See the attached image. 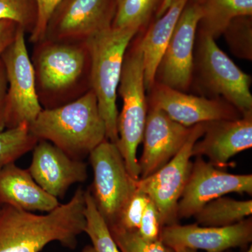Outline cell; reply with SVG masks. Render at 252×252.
<instances>
[{
    "instance_id": "17",
    "label": "cell",
    "mask_w": 252,
    "mask_h": 252,
    "mask_svg": "<svg viewBox=\"0 0 252 252\" xmlns=\"http://www.w3.org/2000/svg\"><path fill=\"white\" fill-rule=\"evenodd\" d=\"M204 138L194 144L193 157L208 158L216 167L252 147V114L233 120L205 123Z\"/></svg>"
},
{
    "instance_id": "19",
    "label": "cell",
    "mask_w": 252,
    "mask_h": 252,
    "mask_svg": "<svg viewBox=\"0 0 252 252\" xmlns=\"http://www.w3.org/2000/svg\"><path fill=\"white\" fill-rule=\"evenodd\" d=\"M189 0H176L160 17L151 26L142 39L139 40L144 70L146 91L152 90L162 56L182 11Z\"/></svg>"
},
{
    "instance_id": "16",
    "label": "cell",
    "mask_w": 252,
    "mask_h": 252,
    "mask_svg": "<svg viewBox=\"0 0 252 252\" xmlns=\"http://www.w3.org/2000/svg\"><path fill=\"white\" fill-rule=\"evenodd\" d=\"M191 128L172 120L160 109L150 107L142 140L143 152L138 160L140 179L153 175L175 157L188 140Z\"/></svg>"
},
{
    "instance_id": "25",
    "label": "cell",
    "mask_w": 252,
    "mask_h": 252,
    "mask_svg": "<svg viewBox=\"0 0 252 252\" xmlns=\"http://www.w3.org/2000/svg\"><path fill=\"white\" fill-rule=\"evenodd\" d=\"M36 19L35 0H0V21H12L31 34Z\"/></svg>"
},
{
    "instance_id": "21",
    "label": "cell",
    "mask_w": 252,
    "mask_h": 252,
    "mask_svg": "<svg viewBox=\"0 0 252 252\" xmlns=\"http://www.w3.org/2000/svg\"><path fill=\"white\" fill-rule=\"evenodd\" d=\"M252 214V200L220 197L205 204L193 217L202 226L223 227L238 223Z\"/></svg>"
},
{
    "instance_id": "31",
    "label": "cell",
    "mask_w": 252,
    "mask_h": 252,
    "mask_svg": "<svg viewBox=\"0 0 252 252\" xmlns=\"http://www.w3.org/2000/svg\"><path fill=\"white\" fill-rule=\"evenodd\" d=\"M19 28L12 21H0V58L14 40Z\"/></svg>"
},
{
    "instance_id": "27",
    "label": "cell",
    "mask_w": 252,
    "mask_h": 252,
    "mask_svg": "<svg viewBox=\"0 0 252 252\" xmlns=\"http://www.w3.org/2000/svg\"><path fill=\"white\" fill-rule=\"evenodd\" d=\"M109 228L121 252H172L171 249L167 248L160 240H144L137 230H126L118 226Z\"/></svg>"
},
{
    "instance_id": "7",
    "label": "cell",
    "mask_w": 252,
    "mask_h": 252,
    "mask_svg": "<svg viewBox=\"0 0 252 252\" xmlns=\"http://www.w3.org/2000/svg\"><path fill=\"white\" fill-rule=\"evenodd\" d=\"M26 32L20 27L14 40L0 59L4 64L8 89L6 95V129L28 125L42 110L35 78L26 41Z\"/></svg>"
},
{
    "instance_id": "32",
    "label": "cell",
    "mask_w": 252,
    "mask_h": 252,
    "mask_svg": "<svg viewBox=\"0 0 252 252\" xmlns=\"http://www.w3.org/2000/svg\"><path fill=\"white\" fill-rule=\"evenodd\" d=\"M8 84L4 64L0 59V132L6 130V95Z\"/></svg>"
},
{
    "instance_id": "33",
    "label": "cell",
    "mask_w": 252,
    "mask_h": 252,
    "mask_svg": "<svg viewBox=\"0 0 252 252\" xmlns=\"http://www.w3.org/2000/svg\"><path fill=\"white\" fill-rule=\"evenodd\" d=\"M176 0H162L160 4L159 5L157 9V18L160 17V16L165 14L167 10L170 7V6Z\"/></svg>"
},
{
    "instance_id": "28",
    "label": "cell",
    "mask_w": 252,
    "mask_h": 252,
    "mask_svg": "<svg viewBox=\"0 0 252 252\" xmlns=\"http://www.w3.org/2000/svg\"><path fill=\"white\" fill-rule=\"evenodd\" d=\"M150 200L147 194L140 189H136L123 210L117 223L112 226H118L126 230H137L144 210Z\"/></svg>"
},
{
    "instance_id": "1",
    "label": "cell",
    "mask_w": 252,
    "mask_h": 252,
    "mask_svg": "<svg viewBox=\"0 0 252 252\" xmlns=\"http://www.w3.org/2000/svg\"><path fill=\"white\" fill-rule=\"evenodd\" d=\"M85 190L81 187L69 202L46 215L1 205L0 252H40L53 242L74 250L78 236L85 231Z\"/></svg>"
},
{
    "instance_id": "6",
    "label": "cell",
    "mask_w": 252,
    "mask_h": 252,
    "mask_svg": "<svg viewBox=\"0 0 252 252\" xmlns=\"http://www.w3.org/2000/svg\"><path fill=\"white\" fill-rule=\"evenodd\" d=\"M94 182L89 191L109 227L117 223L126 204L137 189L117 146L104 140L89 154Z\"/></svg>"
},
{
    "instance_id": "3",
    "label": "cell",
    "mask_w": 252,
    "mask_h": 252,
    "mask_svg": "<svg viewBox=\"0 0 252 252\" xmlns=\"http://www.w3.org/2000/svg\"><path fill=\"white\" fill-rule=\"evenodd\" d=\"M29 130L38 140L51 142L78 160H84L107 140L105 124L92 90L61 107L43 109Z\"/></svg>"
},
{
    "instance_id": "10",
    "label": "cell",
    "mask_w": 252,
    "mask_h": 252,
    "mask_svg": "<svg viewBox=\"0 0 252 252\" xmlns=\"http://www.w3.org/2000/svg\"><path fill=\"white\" fill-rule=\"evenodd\" d=\"M115 9L116 0H63L50 18L44 39L86 41L112 26Z\"/></svg>"
},
{
    "instance_id": "22",
    "label": "cell",
    "mask_w": 252,
    "mask_h": 252,
    "mask_svg": "<svg viewBox=\"0 0 252 252\" xmlns=\"http://www.w3.org/2000/svg\"><path fill=\"white\" fill-rule=\"evenodd\" d=\"M85 231L91 245H86L81 252H121L114 241L105 220L94 205L89 189L85 190Z\"/></svg>"
},
{
    "instance_id": "23",
    "label": "cell",
    "mask_w": 252,
    "mask_h": 252,
    "mask_svg": "<svg viewBox=\"0 0 252 252\" xmlns=\"http://www.w3.org/2000/svg\"><path fill=\"white\" fill-rule=\"evenodd\" d=\"M38 141L30 132L28 125L0 132V170L32 152Z\"/></svg>"
},
{
    "instance_id": "30",
    "label": "cell",
    "mask_w": 252,
    "mask_h": 252,
    "mask_svg": "<svg viewBox=\"0 0 252 252\" xmlns=\"http://www.w3.org/2000/svg\"><path fill=\"white\" fill-rule=\"evenodd\" d=\"M37 8V19L35 27L30 36L33 44L42 40L51 15L63 0H35Z\"/></svg>"
},
{
    "instance_id": "2",
    "label": "cell",
    "mask_w": 252,
    "mask_h": 252,
    "mask_svg": "<svg viewBox=\"0 0 252 252\" xmlns=\"http://www.w3.org/2000/svg\"><path fill=\"white\" fill-rule=\"evenodd\" d=\"M34 44L31 61L43 109L61 107L91 90V57L86 41L44 39Z\"/></svg>"
},
{
    "instance_id": "11",
    "label": "cell",
    "mask_w": 252,
    "mask_h": 252,
    "mask_svg": "<svg viewBox=\"0 0 252 252\" xmlns=\"http://www.w3.org/2000/svg\"><path fill=\"white\" fill-rule=\"evenodd\" d=\"M230 193L252 195V175L228 173L197 157L179 201V220L193 217L205 204Z\"/></svg>"
},
{
    "instance_id": "18",
    "label": "cell",
    "mask_w": 252,
    "mask_h": 252,
    "mask_svg": "<svg viewBox=\"0 0 252 252\" xmlns=\"http://www.w3.org/2000/svg\"><path fill=\"white\" fill-rule=\"evenodd\" d=\"M0 205L28 212H49L60 203L36 184L28 169L11 162L0 170Z\"/></svg>"
},
{
    "instance_id": "34",
    "label": "cell",
    "mask_w": 252,
    "mask_h": 252,
    "mask_svg": "<svg viewBox=\"0 0 252 252\" xmlns=\"http://www.w3.org/2000/svg\"><path fill=\"white\" fill-rule=\"evenodd\" d=\"M172 252H198L197 250L185 248L172 249Z\"/></svg>"
},
{
    "instance_id": "15",
    "label": "cell",
    "mask_w": 252,
    "mask_h": 252,
    "mask_svg": "<svg viewBox=\"0 0 252 252\" xmlns=\"http://www.w3.org/2000/svg\"><path fill=\"white\" fill-rule=\"evenodd\" d=\"M32 152L28 171L36 184L54 198H64L71 186L87 180V164L69 157L51 142L39 140Z\"/></svg>"
},
{
    "instance_id": "20",
    "label": "cell",
    "mask_w": 252,
    "mask_h": 252,
    "mask_svg": "<svg viewBox=\"0 0 252 252\" xmlns=\"http://www.w3.org/2000/svg\"><path fill=\"white\" fill-rule=\"evenodd\" d=\"M200 33L214 39L223 34L235 18L252 16V0H203Z\"/></svg>"
},
{
    "instance_id": "8",
    "label": "cell",
    "mask_w": 252,
    "mask_h": 252,
    "mask_svg": "<svg viewBox=\"0 0 252 252\" xmlns=\"http://www.w3.org/2000/svg\"><path fill=\"white\" fill-rule=\"evenodd\" d=\"M205 130V123L193 126L188 140L175 157L153 175L136 182L137 188L157 207L162 227L178 223L177 207L191 170L192 150Z\"/></svg>"
},
{
    "instance_id": "35",
    "label": "cell",
    "mask_w": 252,
    "mask_h": 252,
    "mask_svg": "<svg viewBox=\"0 0 252 252\" xmlns=\"http://www.w3.org/2000/svg\"><path fill=\"white\" fill-rule=\"evenodd\" d=\"M193 1H195V2L198 3V4H200L203 0H193Z\"/></svg>"
},
{
    "instance_id": "4",
    "label": "cell",
    "mask_w": 252,
    "mask_h": 252,
    "mask_svg": "<svg viewBox=\"0 0 252 252\" xmlns=\"http://www.w3.org/2000/svg\"><path fill=\"white\" fill-rule=\"evenodd\" d=\"M139 30L112 26L86 41L91 57V90L97 98L106 127V138L117 144L118 87L127 47Z\"/></svg>"
},
{
    "instance_id": "37",
    "label": "cell",
    "mask_w": 252,
    "mask_h": 252,
    "mask_svg": "<svg viewBox=\"0 0 252 252\" xmlns=\"http://www.w3.org/2000/svg\"><path fill=\"white\" fill-rule=\"evenodd\" d=\"M1 205H0V209H1Z\"/></svg>"
},
{
    "instance_id": "12",
    "label": "cell",
    "mask_w": 252,
    "mask_h": 252,
    "mask_svg": "<svg viewBox=\"0 0 252 252\" xmlns=\"http://www.w3.org/2000/svg\"><path fill=\"white\" fill-rule=\"evenodd\" d=\"M201 16L200 4L193 1L186 5L158 69L160 84L182 92L189 89L193 77L194 41Z\"/></svg>"
},
{
    "instance_id": "26",
    "label": "cell",
    "mask_w": 252,
    "mask_h": 252,
    "mask_svg": "<svg viewBox=\"0 0 252 252\" xmlns=\"http://www.w3.org/2000/svg\"><path fill=\"white\" fill-rule=\"evenodd\" d=\"M251 16H240L233 20L223 32L230 49L236 56L252 60V27Z\"/></svg>"
},
{
    "instance_id": "9",
    "label": "cell",
    "mask_w": 252,
    "mask_h": 252,
    "mask_svg": "<svg viewBox=\"0 0 252 252\" xmlns=\"http://www.w3.org/2000/svg\"><path fill=\"white\" fill-rule=\"evenodd\" d=\"M199 65L205 85L220 94L243 116L252 114L251 78L217 45L212 36L201 34Z\"/></svg>"
},
{
    "instance_id": "5",
    "label": "cell",
    "mask_w": 252,
    "mask_h": 252,
    "mask_svg": "<svg viewBox=\"0 0 252 252\" xmlns=\"http://www.w3.org/2000/svg\"><path fill=\"white\" fill-rule=\"evenodd\" d=\"M143 58L139 41L127 47L123 63L118 94L123 100L118 117L117 146L131 177L140 180L137 151L143 140L148 104L145 95Z\"/></svg>"
},
{
    "instance_id": "29",
    "label": "cell",
    "mask_w": 252,
    "mask_h": 252,
    "mask_svg": "<svg viewBox=\"0 0 252 252\" xmlns=\"http://www.w3.org/2000/svg\"><path fill=\"white\" fill-rule=\"evenodd\" d=\"M162 228L159 212L153 202L150 200L142 215L137 233L144 240L157 241L160 240Z\"/></svg>"
},
{
    "instance_id": "36",
    "label": "cell",
    "mask_w": 252,
    "mask_h": 252,
    "mask_svg": "<svg viewBox=\"0 0 252 252\" xmlns=\"http://www.w3.org/2000/svg\"><path fill=\"white\" fill-rule=\"evenodd\" d=\"M247 252H252V245L250 246V248L248 249V251Z\"/></svg>"
},
{
    "instance_id": "14",
    "label": "cell",
    "mask_w": 252,
    "mask_h": 252,
    "mask_svg": "<svg viewBox=\"0 0 252 252\" xmlns=\"http://www.w3.org/2000/svg\"><path fill=\"white\" fill-rule=\"evenodd\" d=\"M150 91V107L160 109L172 120L186 127L215 121L233 120L242 116L229 103L187 94L160 83H155Z\"/></svg>"
},
{
    "instance_id": "13",
    "label": "cell",
    "mask_w": 252,
    "mask_h": 252,
    "mask_svg": "<svg viewBox=\"0 0 252 252\" xmlns=\"http://www.w3.org/2000/svg\"><path fill=\"white\" fill-rule=\"evenodd\" d=\"M160 240L172 250L185 248L197 251L225 252L232 248H245L252 241V220L245 219L223 227L176 223L162 227Z\"/></svg>"
},
{
    "instance_id": "24",
    "label": "cell",
    "mask_w": 252,
    "mask_h": 252,
    "mask_svg": "<svg viewBox=\"0 0 252 252\" xmlns=\"http://www.w3.org/2000/svg\"><path fill=\"white\" fill-rule=\"evenodd\" d=\"M160 0H116L112 27L133 28L139 31L145 26Z\"/></svg>"
}]
</instances>
